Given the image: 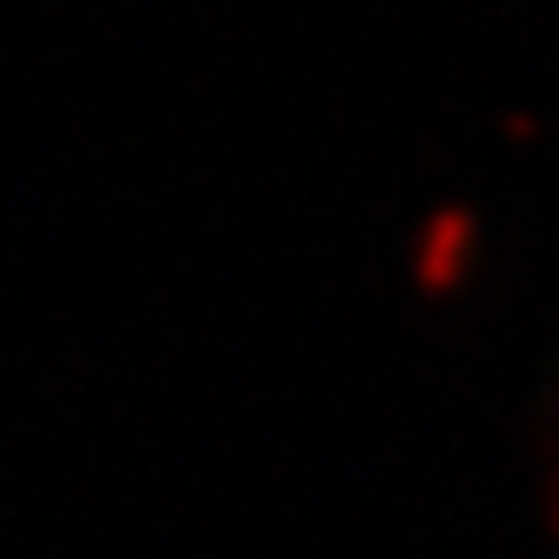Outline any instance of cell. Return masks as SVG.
<instances>
[{
  "label": "cell",
  "mask_w": 559,
  "mask_h": 559,
  "mask_svg": "<svg viewBox=\"0 0 559 559\" xmlns=\"http://www.w3.org/2000/svg\"><path fill=\"white\" fill-rule=\"evenodd\" d=\"M542 524L559 542V452H548V476H542Z\"/></svg>",
  "instance_id": "obj_2"
},
{
  "label": "cell",
  "mask_w": 559,
  "mask_h": 559,
  "mask_svg": "<svg viewBox=\"0 0 559 559\" xmlns=\"http://www.w3.org/2000/svg\"><path fill=\"white\" fill-rule=\"evenodd\" d=\"M476 245H483V233H476L471 209L464 203L435 209V215L417 226V238H411V280H417L429 298H447V292H459L464 280H471Z\"/></svg>",
  "instance_id": "obj_1"
}]
</instances>
